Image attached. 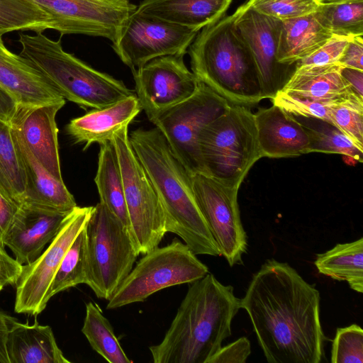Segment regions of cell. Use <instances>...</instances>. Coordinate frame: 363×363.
Masks as SVG:
<instances>
[{
	"label": "cell",
	"instance_id": "cell-24",
	"mask_svg": "<svg viewBox=\"0 0 363 363\" xmlns=\"http://www.w3.org/2000/svg\"><path fill=\"white\" fill-rule=\"evenodd\" d=\"M6 349L9 363H70L59 348L52 328L18 320L9 330Z\"/></svg>",
	"mask_w": 363,
	"mask_h": 363
},
{
	"label": "cell",
	"instance_id": "cell-44",
	"mask_svg": "<svg viewBox=\"0 0 363 363\" xmlns=\"http://www.w3.org/2000/svg\"><path fill=\"white\" fill-rule=\"evenodd\" d=\"M18 106L14 97L0 85V119L11 124Z\"/></svg>",
	"mask_w": 363,
	"mask_h": 363
},
{
	"label": "cell",
	"instance_id": "cell-28",
	"mask_svg": "<svg viewBox=\"0 0 363 363\" xmlns=\"http://www.w3.org/2000/svg\"><path fill=\"white\" fill-rule=\"evenodd\" d=\"M314 264L320 274L337 281H347L350 287L363 292V238L338 243L318 254Z\"/></svg>",
	"mask_w": 363,
	"mask_h": 363
},
{
	"label": "cell",
	"instance_id": "cell-43",
	"mask_svg": "<svg viewBox=\"0 0 363 363\" xmlns=\"http://www.w3.org/2000/svg\"><path fill=\"white\" fill-rule=\"evenodd\" d=\"M22 269L20 264L14 258L6 252L4 247L0 245V278L7 285L16 284Z\"/></svg>",
	"mask_w": 363,
	"mask_h": 363
},
{
	"label": "cell",
	"instance_id": "cell-6",
	"mask_svg": "<svg viewBox=\"0 0 363 363\" xmlns=\"http://www.w3.org/2000/svg\"><path fill=\"white\" fill-rule=\"evenodd\" d=\"M199 147L205 174L239 189L251 167L262 158L254 113L247 106L230 104L203 129Z\"/></svg>",
	"mask_w": 363,
	"mask_h": 363
},
{
	"label": "cell",
	"instance_id": "cell-16",
	"mask_svg": "<svg viewBox=\"0 0 363 363\" xmlns=\"http://www.w3.org/2000/svg\"><path fill=\"white\" fill-rule=\"evenodd\" d=\"M237 9L236 28L256 64L265 99L272 100L296 69V64L277 59L281 20L257 13L246 2Z\"/></svg>",
	"mask_w": 363,
	"mask_h": 363
},
{
	"label": "cell",
	"instance_id": "cell-30",
	"mask_svg": "<svg viewBox=\"0 0 363 363\" xmlns=\"http://www.w3.org/2000/svg\"><path fill=\"white\" fill-rule=\"evenodd\" d=\"M82 332L91 348L108 362H132L122 348L110 322L99 307L91 301L86 305Z\"/></svg>",
	"mask_w": 363,
	"mask_h": 363
},
{
	"label": "cell",
	"instance_id": "cell-21",
	"mask_svg": "<svg viewBox=\"0 0 363 363\" xmlns=\"http://www.w3.org/2000/svg\"><path fill=\"white\" fill-rule=\"evenodd\" d=\"M338 63L296 67L281 91L333 105L363 104L342 77Z\"/></svg>",
	"mask_w": 363,
	"mask_h": 363
},
{
	"label": "cell",
	"instance_id": "cell-18",
	"mask_svg": "<svg viewBox=\"0 0 363 363\" xmlns=\"http://www.w3.org/2000/svg\"><path fill=\"white\" fill-rule=\"evenodd\" d=\"M68 213L22 203L6 235L5 247L20 264L33 262L56 236Z\"/></svg>",
	"mask_w": 363,
	"mask_h": 363
},
{
	"label": "cell",
	"instance_id": "cell-14",
	"mask_svg": "<svg viewBox=\"0 0 363 363\" xmlns=\"http://www.w3.org/2000/svg\"><path fill=\"white\" fill-rule=\"evenodd\" d=\"M132 72L135 96L150 121L191 97L200 83L184 56L159 57Z\"/></svg>",
	"mask_w": 363,
	"mask_h": 363
},
{
	"label": "cell",
	"instance_id": "cell-38",
	"mask_svg": "<svg viewBox=\"0 0 363 363\" xmlns=\"http://www.w3.org/2000/svg\"><path fill=\"white\" fill-rule=\"evenodd\" d=\"M330 116L332 123L363 148V104L333 106Z\"/></svg>",
	"mask_w": 363,
	"mask_h": 363
},
{
	"label": "cell",
	"instance_id": "cell-1",
	"mask_svg": "<svg viewBox=\"0 0 363 363\" xmlns=\"http://www.w3.org/2000/svg\"><path fill=\"white\" fill-rule=\"evenodd\" d=\"M319 291L291 266L265 261L240 299L269 363H319L325 340Z\"/></svg>",
	"mask_w": 363,
	"mask_h": 363
},
{
	"label": "cell",
	"instance_id": "cell-2",
	"mask_svg": "<svg viewBox=\"0 0 363 363\" xmlns=\"http://www.w3.org/2000/svg\"><path fill=\"white\" fill-rule=\"evenodd\" d=\"M240 308L233 287L213 274L191 283L161 342L150 346L155 363H207L231 335Z\"/></svg>",
	"mask_w": 363,
	"mask_h": 363
},
{
	"label": "cell",
	"instance_id": "cell-26",
	"mask_svg": "<svg viewBox=\"0 0 363 363\" xmlns=\"http://www.w3.org/2000/svg\"><path fill=\"white\" fill-rule=\"evenodd\" d=\"M333 35L319 21L315 12L281 21L277 59L280 63L294 65L314 52Z\"/></svg>",
	"mask_w": 363,
	"mask_h": 363
},
{
	"label": "cell",
	"instance_id": "cell-4",
	"mask_svg": "<svg viewBox=\"0 0 363 363\" xmlns=\"http://www.w3.org/2000/svg\"><path fill=\"white\" fill-rule=\"evenodd\" d=\"M238 11L205 26L189 48L191 72L230 104L249 107L264 99L258 70L235 26Z\"/></svg>",
	"mask_w": 363,
	"mask_h": 363
},
{
	"label": "cell",
	"instance_id": "cell-47",
	"mask_svg": "<svg viewBox=\"0 0 363 363\" xmlns=\"http://www.w3.org/2000/svg\"><path fill=\"white\" fill-rule=\"evenodd\" d=\"M6 285V283L2 279L0 278V291H1L3 288Z\"/></svg>",
	"mask_w": 363,
	"mask_h": 363
},
{
	"label": "cell",
	"instance_id": "cell-29",
	"mask_svg": "<svg viewBox=\"0 0 363 363\" xmlns=\"http://www.w3.org/2000/svg\"><path fill=\"white\" fill-rule=\"evenodd\" d=\"M25 188V174L11 125L0 119V192L21 205Z\"/></svg>",
	"mask_w": 363,
	"mask_h": 363
},
{
	"label": "cell",
	"instance_id": "cell-15",
	"mask_svg": "<svg viewBox=\"0 0 363 363\" xmlns=\"http://www.w3.org/2000/svg\"><path fill=\"white\" fill-rule=\"evenodd\" d=\"M52 20L61 35L82 34L113 42L137 6L129 0H31Z\"/></svg>",
	"mask_w": 363,
	"mask_h": 363
},
{
	"label": "cell",
	"instance_id": "cell-9",
	"mask_svg": "<svg viewBox=\"0 0 363 363\" xmlns=\"http://www.w3.org/2000/svg\"><path fill=\"white\" fill-rule=\"evenodd\" d=\"M209 272L190 249L178 238L145 254L108 300L107 309L144 301L169 286L191 284Z\"/></svg>",
	"mask_w": 363,
	"mask_h": 363
},
{
	"label": "cell",
	"instance_id": "cell-37",
	"mask_svg": "<svg viewBox=\"0 0 363 363\" xmlns=\"http://www.w3.org/2000/svg\"><path fill=\"white\" fill-rule=\"evenodd\" d=\"M273 104L296 117L314 118L332 123L333 104L298 96L279 90L272 99Z\"/></svg>",
	"mask_w": 363,
	"mask_h": 363
},
{
	"label": "cell",
	"instance_id": "cell-13",
	"mask_svg": "<svg viewBox=\"0 0 363 363\" xmlns=\"http://www.w3.org/2000/svg\"><path fill=\"white\" fill-rule=\"evenodd\" d=\"M192 187L197 206L220 256L225 258L230 267L242 264L247 238L240 219L239 189L203 174H192Z\"/></svg>",
	"mask_w": 363,
	"mask_h": 363
},
{
	"label": "cell",
	"instance_id": "cell-17",
	"mask_svg": "<svg viewBox=\"0 0 363 363\" xmlns=\"http://www.w3.org/2000/svg\"><path fill=\"white\" fill-rule=\"evenodd\" d=\"M65 104V100L40 106H19L11 123L38 162L60 181L63 180L55 118Z\"/></svg>",
	"mask_w": 363,
	"mask_h": 363
},
{
	"label": "cell",
	"instance_id": "cell-27",
	"mask_svg": "<svg viewBox=\"0 0 363 363\" xmlns=\"http://www.w3.org/2000/svg\"><path fill=\"white\" fill-rule=\"evenodd\" d=\"M94 182L100 201L125 226L129 233L123 179L117 154L112 141L100 145Z\"/></svg>",
	"mask_w": 363,
	"mask_h": 363
},
{
	"label": "cell",
	"instance_id": "cell-12",
	"mask_svg": "<svg viewBox=\"0 0 363 363\" xmlns=\"http://www.w3.org/2000/svg\"><path fill=\"white\" fill-rule=\"evenodd\" d=\"M93 207L77 206L66 216L46 250L33 262L22 265L16 283L15 312L37 315L46 308L53 277L68 248L85 227Z\"/></svg>",
	"mask_w": 363,
	"mask_h": 363
},
{
	"label": "cell",
	"instance_id": "cell-35",
	"mask_svg": "<svg viewBox=\"0 0 363 363\" xmlns=\"http://www.w3.org/2000/svg\"><path fill=\"white\" fill-rule=\"evenodd\" d=\"M323 0H247L250 9L279 20L296 18L317 11Z\"/></svg>",
	"mask_w": 363,
	"mask_h": 363
},
{
	"label": "cell",
	"instance_id": "cell-41",
	"mask_svg": "<svg viewBox=\"0 0 363 363\" xmlns=\"http://www.w3.org/2000/svg\"><path fill=\"white\" fill-rule=\"evenodd\" d=\"M362 35L352 38L347 43L337 63L345 67L363 70Z\"/></svg>",
	"mask_w": 363,
	"mask_h": 363
},
{
	"label": "cell",
	"instance_id": "cell-42",
	"mask_svg": "<svg viewBox=\"0 0 363 363\" xmlns=\"http://www.w3.org/2000/svg\"><path fill=\"white\" fill-rule=\"evenodd\" d=\"M20 205L0 192V245L5 247L4 240Z\"/></svg>",
	"mask_w": 363,
	"mask_h": 363
},
{
	"label": "cell",
	"instance_id": "cell-19",
	"mask_svg": "<svg viewBox=\"0 0 363 363\" xmlns=\"http://www.w3.org/2000/svg\"><path fill=\"white\" fill-rule=\"evenodd\" d=\"M254 116L262 157H290L311 152L308 131L293 115L273 104L259 108Z\"/></svg>",
	"mask_w": 363,
	"mask_h": 363
},
{
	"label": "cell",
	"instance_id": "cell-3",
	"mask_svg": "<svg viewBox=\"0 0 363 363\" xmlns=\"http://www.w3.org/2000/svg\"><path fill=\"white\" fill-rule=\"evenodd\" d=\"M129 140L159 196L167 233L178 235L196 255L220 256L196 202L192 174L160 131L138 128L129 134Z\"/></svg>",
	"mask_w": 363,
	"mask_h": 363
},
{
	"label": "cell",
	"instance_id": "cell-33",
	"mask_svg": "<svg viewBox=\"0 0 363 363\" xmlns=\"http://www.w3.org/2000/svg\"><path fill=\"white\" fill-rule=\"evenodd\" d=\"M52 28L51 18L31 0H0V35L16 30L40 33Z\"/></svg>",
	"mask_w": 363,
	"mask_h": 363
},
{
	"label": "cell",
	"instance_id": "cell-8",
	"mask_svg": "<svg viewBox=\"0 0 363 363\" xmlns=\"http://www.w3.org/2000/svg\"><path fill=\"white\" fill-rule=\"evenodd\" d=\"M111 141L123 179L129 235L137 255H145L159 247L167 233L164 212L152 182L131 147L128 126L116 132Z\"/></svg>",
	"mask_w": 363,
	"mask_h": 363
},
{
	"label": "cell",
	"instance_id": "cell-22",
	"mask_svg": "<svg viewBox=\"0 0 363 363\" xmlns=\"http://www.w3.org/2000/svg\"><path fill=\"white\" fill-rule=\"evenodd\" d=\"M141 111L134 94L72 119L66 125V132L74 143L84 145L83 150H85L93 143L101 145L111 141L114 133L128 126Z\"/></svg>",
	"mask_w": 363,
	"mask_h": 363
},
{
	"label": "cell",
	"instance_id": "cell-25",
	"mask_svg": "<svg viewBox=\"0 0 363 363\" xmlns=\"http://www.w3.org/2000/svg\"><path fill=\"white\" fill-rule=\"evenodd\" d=\"M233 0H143L138 12L200 31L225 16Z\"/></svg>",
	"mask_w": 363,
	"mask_h": 363
},
{
	"label": "cell",
	"instance_id": "cell-23",
	"mask_svg": "<svg viewBox=\"0 0 363 363\" xmlns=\"http://www.w3.org/2000/svg\"><path fill=\"white\" fill-rule=\"evenodd\" d=\"M12 130L25 174L23 203L55 211H72L77 203L64 182L52 177L38 162L16 130Z\"/></svg>",
	"mask_w": 363,
	"mask_h": 363
},
{
	"label": "cell",
	"instance_id": "cell-11",
	"mask_svg": "<svg viewBox=\"0 0 363 363\" xmlns=\"http://www.w3.org/2000/svg\"><path fill=\"white\" fill-rule=\"evenodd\" d=\"M199 31L133 11L121 26L112 48L133 71L162 56H184Z\"/></svg>",
	"mask_w": 363,
	"mask_h": 363
},
{
	"label": "cell",
	"instance_id": "cell-10",
	"mask_svg": "<svg viewBox=\"0 0 363 363\" xmlns=\"http://www.w3.org/2000/svg\"><path fill=\"white\" fill-rule=\"evenodd\" d=\"M226 99L200 82L189 99L150 122L162 134L175 156L191 174H205L199 147L203 129L230 107Z\"/></svg>",
	"mask_w": 363,
	"mask_h": 363
},
{
	"label": "cell",
	"instance_id": "cell-40",
	"mask_svg": "<svg viewBox=\"0 0 363 363\" xmlns=\"http://www.w3.org/2000/svg\"><path fill=\"white\" fill-rule=\"evenodd\" d=\"M251 353L250 342L246 337L222 347L207 363H245Z\"/></svg>",
	"mask_w": 363,
	"mask_h": 363
},
{
	"label": "cell",
	"instance_id": "cell-36",
	"mask_svg": "<svg viewBox=\"0 0 363 363\" xmlns=\"http://www.w3.org/2000/svg\"><path fill=\"white\" fill-rule=\"evenodd\" d=\"M332 363H363V330L352 324L338 328L332 344Z\"/></svg>",
	"mask_w": 363,
	"mask_h": 363
},
{
	"label": "cell",
	"instance_id": "cell-39",
	"mask_svg": "<svg viewBox=\"0 0 363 363\" xmlns=\"http://www.w3.org/2000/svg\"><path fill=\"white\" fill-rule=\"evenodd\" d=\"M351 38V37L333 35L314 52L296 62V67L337 63Z\"/></svg>",
	"mask_w": 363,
	"mask_h": 363
},
{
	"label": "cell",
	"instance_id": "cell-20",
	"mask_svg": "<svg viewBox=\"0 0 363 363\" xmlns=\"http://www.w3.org/2000/svg\"><path fill=\"white\" fill-rule=\"evenodd\" d=\"M0 85L19 106H40L65 100L29 60L10 51L0 35Z\"/></svg>",
	"mask_w": 363,
	"mask_h": 363
},
{
	"label": "cell",
	"instance_id": "cell-34",
	"mask_svg": "<svg viewBox=\"0 0 363 363\" xmlns=\"http://www.w3.org/2000/svg\"><path fill=\"white\" fill-rule=\"evenodd\" d=\"M86 237L84 228L66 252L48 290L50 300L57 294L86 283Z\"/></svg>",
	"mask_w": 363,
	"mask_h": 363
},
{
	"label": "cell",
	"instance_id": "cell-31",
	"mask_svg": "<svg viewBox=\"0 0 363 363\" xmlns=\"http://www.w3.org/2000/svg\"><path fill=\"white\" fill-rule=\"evenodd\" d=\"M296 117L308 131L311 152L335 153L363 161V148L332 123L314 118Z\"/></svg>",
	"mask_w": 363,
	"mask_h": 363
},
{
	"label": "cell",
	"instance_id": "cell-5",
	"mask_svg": "<svg viewBox=\"0 0 363 363\" xmlns=\"http://www.w3.org/2000/svg\"><path fill=\"white\" fill-rule=\"evenodd\" d=\"M18 41L20 55L34 64L65 99L83 108H102L135 94L123 81L65 51L60 40H51L40 33H21Z\"/></svg>",
	"mask_w": 363,
	"mask_h": 363
},
{
	"label": "cell",
	"instance_id": "cell-46",
	"mask_svg": "<svg viewBox=\"0 0 363 363\" xmlns=\"http://www.w3.org/2000/svg\"><path fill=\"white\" fill-rule=\"evenodd\" d=\"M341 74L354 92L363 99V70L342 67Z\"/></svg>",
	"mask_w": 363,
	"mask_h": 363
},
{
	"label": "cell",
	"instance_id": "cell-45",
	"mask_svg": "<svg viewBox=\"0 0 363 363\" xmlns=\"http://www.w3.org/2000/svg\"><path fill=\"white\" fill-rule=\"evenodd\" d=\"M17 320L16 318L0 310V363H9L6 340L9 330Z\"/></svg>",
	"mask_w": 363,
	"mask_h": 363
},
{
	"label": "cell",
	"instance_id": "cell-7",
	"mask_svg": "<svg viewBox=\"0 0 363 363\" xmlns=\"http://www.w3.org/2000/svg\"><path fill=\"white\" fill-rule=\"evenodd\" d=\"M86 283L96 297L108 300L138 256L125 226L104 204L93 207L84 227Z\"/></svg>",
	"mask_w": 363,
	"mask_h": 363
},
{
	"label": "cell",
	"instance_id": "cell-32",
	"mask_svg": "<svg viewBox=\"0 0 363 363\" xmlns=\"http://www.w3.org/2000/svg\"><path fill=\"white\" fill-rule=\"evenodd\" d=\"M315 13L333 35H363V0H323Z\"/></svg>",
	"mask_w": 363,
	"mask_h": 363
}]
</instances>
